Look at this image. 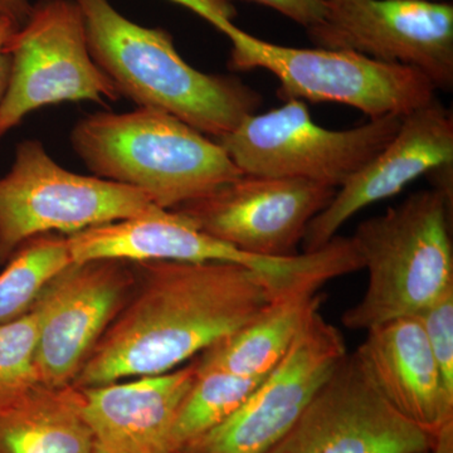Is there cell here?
<instances>
[{
  "instance_id": "obj_1",
  "label": "cell",
  "mask_w": 453,
  "mask_h": 453,
  "mask_svg": "<svg viewBox=\"0 0 453 453\" xmlns=\"http://www.w3.org/2000/svg\"><path fill=\"white\" fill-rule=\"evenodd\" d=\"M139 265L145 285L98 340L77 388L175 371L282 299L267 279L241 265Z\"/></svg>"
},
{
  "instance_id": "obj_2",
  "label": "cell",
  "mask_w": 453,
  "mask_h": 453,
  "mask_svg": "<svg viewBox=\"0 0 453 453\" xmlns=\"http://www.w3.org/2000/svg\"><path fill=\"white\" fill-rule=\"evenodd\" d=\"M85 20L89 53L120 96L142 109L175 116L219 139L262 105L258 91L235 77L188 65L172 35L133 22L109 0H76Z\"/></svg>"
},
{
  "instance_id": "obj_3",
  "label": "cell",
  "mask_w": 453,
  "mask_h": 453,
  "mask_svg": "<svg viewBox=\"0 0 453 453\" xmlns=\"http://www.w3.org/2000/svg\"><path fill=\"white\" fill-rule=\"evenodd\" d=\"M71 144L95 177L135 188L164 210L243 175L216 140L159 110L85 116Z\"/></svg>"
},
{
  "instance_id": "obj_4",
  "label": "cell",
  "mask_w": 453,
  "mask_h": 453,
  "mask_svg": "<svg viewBox=\"0 0 453 453\" xmlns=\"http://www.w3.org/2000/svg\"><path fill=\"white\" fill-rule=\"evenodd\" d=\"M453 198L436 188L413 193L351 237L368 286L342 315L349 329L369 330L417 316L453 288Z\"/></svg>"
},
{
  "instance_id": "obj_5",
  "label": "cell",
  "mask_w": 453,
  "mask_h": 453,
  "mask_svg": "<svg viewBox=\"0 0 453 453\" xmlns=\"http://www.w3.org/2000/svg\"><path fill=\"white\" fill-rule=\"evenodd\" d=\"M231 41L234 71H270L283 100L335 103L369 119L404 116L436 97L427 77L408 65L384 64L351 50L296 49L261 40L231 23L222 32Z\"/></svg>"
},
{
  "instance_id": "obj_6",
  "label": "cell",
  "mask_w": 453,
  "mask_h": 453,
  "mask_svg": "<svg viewBox=\"0 0 453 453\" xmlns=\"http://www.w3.org/2000/svg\"><path fill=\"white\" fill-rule=\"evenodd\" d=\"M157 208L135 188L62 168L41 142L25 140L0 177V265L38 235L79 234Z\"/></svg>"
},
{
  "instance_id": "obj_7",
  "label": "cell",
  "mask_w": 453,
  "mask_h": 453,
  "mask_svg": "<svg viewBox=\"0 0 453 453\" xmlns=\"http://www.w3.org/2000/svg\"><path fill=\"white\" fill-rule=\"evenodd\" d=\"M403 116L369 119L345 130L315 124L306 103L252 113L234 130L216 139L247 175L297 178L338 189L395 138Z\"/></svg>"
},
{
  "instance_id": "obj_8",
  "label": "cell",
  "mask_w": 453,
  "mask_h": 453,
  "mask_svg": "<svg viewBox=\"0 0 453 453\" xmlns=\"http://www.w3.org/2000/svg\"><path fill=\"white\" fill-rule=\"evenodd\" d=\"M11 79L0 101V138L43 106L67 101L119 100L111 80L92 59L76 0H38L7 43Z\"/></svg>"
},
{
  "instance_id": "obj_9",
  "label": "cell",
  "mask_w": 453,
  "mask_h": 453,
  "mask_svg": "<svg viewBox=\"0 0 453 453\" xmlns=\"http://www.w3.org/2000/svg\"><path fill=\"white\" fill-rule=\"evenodd\" d=\"M319 49L351 50L408 65L434 88H453V4L449 0H326V14L306 29Z\"/></svg>"
},
{
  "instance_id": "obj_10",
  "label": "cell",
  "mask_w": 453,
  "mask_h": 453,
  "mask_svg": "<svg viewBox=\"0 0 453 453\" xmlns=\"http://www.w3.org/2000/svg\"><path fill=\"white\" fill-rule=\"evenodd\" d=\"M432 441L381 395L357 354L347 353L267 453H419Z\"/></svg>"
},
{
  "instance_id": "obj_11",
  "label": "cell",
  "mask_w": 453,
  "mask_h": 453,
  "mask_svg": "<svg viewBox=\"0 0 453 453\" xmlns=\"http://www.w3.org/2000/svg\"><path fill=\"white\" fill-rule=\"evenodd\" d=\"M335 193L305 179L243 174L175 211L241 251L283 258L299 255L310 222Z\"/></svg>"
},
{
  "instance_id": "obj_12",
  "label": "cell",
  "mask_w": 453,
  "mask_h": 453,
  "mask_svg": "<svg viewBox=\"0 0 453 453\" xmlns=\"http://www.w3.org/2000/svg\"><path fill=\"white\" fill-rule=\"evenodd\" d=\"M347 353L339 330L316 312L251 395L225 421L179 453H267Z\"/></svg>"
},
{
  "instance_id": "obj_13",
  "label": "cell",
  "mask_w": 453,
  "mask_h": 453,
  "mask_svg": "<svg viewBox=\"0 0 453 453\" xmlns=\"http://www.w3.org/2000/svg\"><path fill=\"white\" fill-rule=\"evenodd\" d=\"M130 281L121 261H91L71 264L47 283L33 305L38 319L35 366L43 386H73L122 309Z\"/></svg>"
},
{
  "instance_id": "obj_14",
  "label": "cell",
  "mask_w": 453,
  "mask_h": 453,
  "mask_svg": "<svg viewBox=\"0 0 453 453\" xmlns=\"http://www.w3.org/2000/svg\"><path fill=\"white\" fill-rule=\"evenodd\" d=\"M449 164H453V112L434 97L404 115L395 138L336 189L332 202L310 222L301 243L303 252L323 249L360 211Z\"/></svg>"
},
{
  "instance_id": "obj_15",
  "label": "cell",
  "mask_w": 453,
  "mask_h": 453,
  "mask_svg": "<svg viewBox=\"0 0 453 453\" xmlns=\"http://www.w3.org/2000/svg\"><path fill=\"white\" fill-rule=\"evenodd\" d=\"M73 264L91 261L226 262L241 265L271 283L290 277V258L258 257L205 234L175 210L157 208L144 216L92 226L68 235Z\"/></svg>"
},
{
  "instance_id": "obj_16",
  "label": "cell",
  "mask_w": 453,
  "mask_h": 453,
  "mask_svg": "<svg viewBox=\"0 0 453 453\" xmlns=\"http://www.w3.org/2000/svg\"><path fill=\"white\" fill-rule=\"evenodd\" d=\"M195 365L159 375L80 388L97 453H170V434Z\"/></svg>"
},
{
  "instance_id": "obj_17",
  "label": "cell",
  "mask_w": 453,
  "mask_h": 453,
  "mask_svg": "<svg viewBox=\"0 0 453 453\" xmlns=\"http://www.w3.org/2000/svg\"><path fill=\"white\" fill-rule=\"evenodd\" d=\"M366 333L354 353L390 405L431 436L453 421V395L443 386L419 319H395Z\"/></svg>"
},
{
  "instance_id": "obj_18",
  "label": "cell",
  "mask_w": 453,
  "mask_h": 453,
  "mask_svg": "<svg viewBox=\"0 0 453 453\" xmlns=\"http://www.w3.org/2000/svg\"><path fill=\"white\" fill-rule=\"evenodd\" d=\"M0 453H97L81 389L38 384L2 405Z\"/></svg>"
},
{
  "instance_id": "obj_19",
  "label": "cell",
  "mask_w": 453,
  "mask_h": 453,
  "mask_svg": "<svg viewBox=\"0 0 453 453\" xmlns=\"http://www.w3.org/2000/svg\"><path fill=\"white\" fill-rule=\"evenodd\" d=\"M323 296L297 294L277 299L253 320L203 351L198 372L220 371L264 378L285 357L316 312Z\"/></svg>"
},
{
  "instance_id": "obj_20",
  "label": "cell",
  "mask_w": 453,
  "mask_h": 453,
  "mask_svg": "<svg viewBox=\"0 0 453 453\" xmlns=\"http://www.w3.org/2000/svg\"><path fill=\"white\" fill-rule=\"evenodd\" d=\"M196 372L195 383L175 416L170 434V453L183 451L225 421L266 378L240 377L220 371L196 369Z\"/></svg>"
},
{
  "instance_id": "obj_21",
  "label": "cell",
  "mask_w": 453,
  "mask_h": 453,
  "mask_svg": "<svg viewBox=\"0 0 453 453\" xmlns=\"http://www.w3.org/2000/svg\"><path fill=\"white\" fill-rule=\"evenodd\" d=\"M71 264L67 237L43 234L23 243L0 273V325L27 314L47 283Z\"/></svg>"
},
{
  "instance_id": "obj_22",
  "label": "cell",
  "mask_w": 453,
  "mask_h": 453,
  "mask_svg": "<svg viewBox=\"0 0 453 453\" xmlns=\"http://www.w3.org/2000/svg\"><path fill=\"white\" fill-rule=\"evenodd\" d=\"M38 319L33 308L0 325V407L42 384L35 366Z\"/></svg>"
},
{
  "instance_id": "obj_23",
  "label": "cell",
  "mask_w": 453,
  "mask_h": 453,
  "mask_svg": "<svg viewBox=\"0 0 453 453\" xmlns=\"http://www.w3.org/2000/svg\"><path fill=\"white\" fill-rule=\"evenodd\" d=\"M417 318L427 336L443 386L453 395V288Z\"/></svg>"
},
{
  "instance_id": "obj_24",
  "label": "cell",
  "mask_w": 453,
  "mask_h": 453,
  "mask_svg": "<svg viewBox=\"0 0 453 453\" xmlns=\"http://www.w3.org/2000/svg\"><path fill=\"white\" fill-rule=\"evenodd\" d=\"M242 2L257 3L273 9L305 29L320 23L326 14V0H242Z\"/></svg>"
},
{
  "instance_id": "obj_25",
  "label": "cell",
  "mask_w": 453,
  "mask_h": 453,
  "mask_svg": "<svg viewBox=\"0 0 453 453\" xmlns=\"http://www.w3.org/2000/svg\"><path fill=\"white\" fill-rule=\"evenodd\" d=\"M169 2L189 9L219 32H223L226 26L234 23L237 16L234 5L229 0H169Z\"/></svg>"
},
{
  "instance_id": "obj_26",
  "label": "cell",
  "mask_w": 453,
  "mask_h": 453,
  "mask_svg": "<svg viewBox=\"0 0 453 453\" xmlns=\"http://www.w3.org/2000/svg\"><path fill=\"white\" fill-rule=\"evenodd\" d=\"M18 27L0 14V101L4 97L11 79L12 59L7 52V43Z\"/></svg>"
},
{
  "instance_id": "obj_27",
  "label": "cell",
  "mask_w": 453,
  "mask_h": 453,
  "mask_svg": "<svg viewBox=\"0 0 453 453\" xmlns=\"http://www.w3.org/2000/svg\"><path fill=\"white\" fill-rule=\"evenodd\" d=\"M32 7L29 0H0V14L11 19L18 28L28 19Z\"/></svg>"
},
{
  "instance_id": "obj_28",
  "label": "cell",
  "mask_w": 453,
  "mask_h": 453,
  "mask_svg": "<svg viewBox=\"0 0 453 453\" xmlns=\"http://www.w3.org/2000/svg\"><path fill=\"white\" fill-rule=\"evenodd\" d=\"M431 453H453V421L445 423L434 434Z\"/></svg>"
},
{
  "instance_id": "obj_29",
  "label": "cell",
  "mask_w": 453,
  "mask_h": 453,
  "mask_svg": "<svg viewBox=\"0 0 453 453\" xmlns=\"http://www.w3.org/2000/svg\"><path fill=\"white\" fill-rule=\"evenodd\" d=\"M419 453H431V452H429V451H426V452H419Z\"/></svg>"
}]
</instances>
